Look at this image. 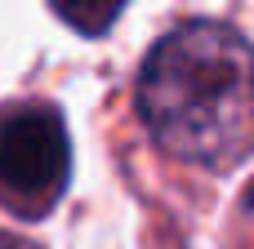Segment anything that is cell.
Here are the masks:
<instances>
[{"label": "cell", "mask_w": 254, "mask_h": 249, "mask_svg": "<svg viewBox=\"0 0 254 249\" xmlns=\"http://www.w3.org/2000/svg\"><path fill=\"white\" fill-rule=\"evenodd\" d=\"M254 62L237 27L196 18L156 40L138 71V116L179 160L232 169L254 134Z\"/></svg>", "instance_id": "cell-1"}, {"label": "cell", "mask_w": 254, "mask_h": 249, "mask_svg": "<svg viewBox=\"0 0 254 249\" xmlns=\"http://www.w3.org/2000/svg\"><path fill=\"white\" fill-rule=\"evenodd\" d=\"M71 178V143L63 111L49 102L0 107V209L45 218Z\"/></svg>", "instance_id": "cell-2"}, {"label": "cell", "mask_w": 254, "mask_h": 249, "mask_svg": "<svg viewBox=\"0 0 254 249\" xmlns=\"http://www.w3.org/2000/svg\"><path fill=\"white\" fill-rule=\"evenodd\" d=\"M125 4H129V0H49V9H54L67 27H76L80 36H103V31L121 18Z\"/></svg>", "instance_id": "cell-3"}, {"label": "cell", "mask_w": 254, "mask_h": 249, "mask_svg": "<svg viewBox=\"0 0 254 249\" xmlns=\"http://www.w3.org/2000/svg\"><path fill=\"white\" fill-rule=\"evenodd\" d=\"M0 249H40V245L22 241V236H0Z\"/></svg>", "instance_id": "cell-4"}]
</instances>
